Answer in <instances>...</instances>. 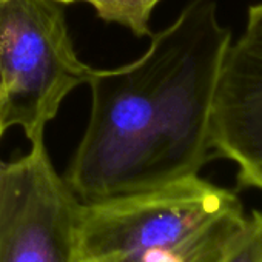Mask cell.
<instances>
[{
    "instance_id": "1",
    "label": "cell",
    "mask_w": 262,
    "mask_h": 262,
    "mask_svg": "<svg viewBox=\"0 0 262 262\" xmlns=\"http://www.w3.org/2000/svg\"><path fill=\"white\" fill-rule=\"evenodd\" d=\"M230 43L213 0H191L139 60L93 71L91 116L65 178L80 202L199 174L214 158L211 108Z\"/></svg>"
},
{
    "instance_id": "2",
    "label": "cell",
    "mask_w": 262,
    "mask_h": 262,
    "mask_svg": "<svg viewBox=\"0 0 262 262\" xmlns=\"http://www.w3.org/2000/svg\"><path fill=\"white\" fill-rule=\"evenodd\" d=\"M247 214L199 174L100 202H82L77 262H222Z\"/></svg>"
},
{
    "instance_id": "3",
    "label": "cell",
    "mask_w": 262,
    "mask_h": 262,
    "mask_svg": "<svg viewBox=\"0 0 262 262\" xmlns=\"http://www.w3.org/2000/svg\"><path fill=\"white\" fill-rule=\"evenodd\" d=\"M94 70L79 60L56 0H0V125L43 139L67 94Z\"/></svg>"
},
{
    "instance_id": "4",
    "label": "cell",
    "mask_w": 262,
    "mask_h": 262,
    "mask_svg": "<svg viewBox=\"0 0 262 262\" xmlns=\"http://www.w3.org/2000/svg\"><path fill=\"white\" fill-rule=\"evenodd\" d=\"M80 208L43 139L0 162V262H77Z\"/></svg>"
},
{
    "instance_id": "5",
    "label": "cell",
    "mask_w": 262,
    "mask_h": 262,
    "mask_svg": "<svg viewBox=\"0 0 262 262\" xmlns=\"http://www.w3.org/2000/svg\"><path fill=\"white\" fill-rule=\"evenodd\" d=\"M211 148L237 168V184L262 191V4L231 40L211 108Z\"/></svg>"
},
{
    "instance_id": "6",
    "label": "cell",
    "mask_w": 262,
    "mask_h": 262,
    "mask_svg": "<svg viewBox=\"0 0 262 262\" xmlns=\"http://www.w3.org/2000/svg\"><path fill=\"white\" fill-rule=\"evenodd\" d=\"M158 2L161 0H100L94 10L100 19L120 24L142 37L150 34V17Z\"/></svg>"
},
{
    "instance_id": "7",
    "label": "cell",
    "mask_w": 262,
    "mask_h": 262,
    "mask_svg": "<svg viewBox=\"0 0 262 262\" xmlns=\"http://www.w3.org/2000/svg\"><path fill=\"white\" fill-rule=\"evenodd\" d=\"M222 262H262V211L247 214L237 239Z\"/></svg>"
},
{
    "instance_id": "8",
    "label": "cell",
    "mask_w": 262,
    "mask_h": 262,
    "mask_svg": "<svg viewBox=\"0 0 262 262\" xmlns=\"http://www.w3.org/2000/svg\"><path fill=\"white\" fill-rule=\"evenodd\" d=\"M56 2H59V4H73V2H76V0H56ZM83 2H88L93 7H96L100 2V0H83Z\"/></svg>"
},
{
    "instance_id": "9",
    "label": "cell",
    "mask_w": 262,
    "mask_h": 262,
    "mask_svg": "<svg viewBox=\"0 0 262 262\" xmlns=\"http://www.w3.org/2000/svg\"><path fill=\"white\" fill-rule=\"evenodd\" d=\"M4 131H5V129L2 128V125H0V136H2V135H4Z\"/></svg>"
}]
</instances>
